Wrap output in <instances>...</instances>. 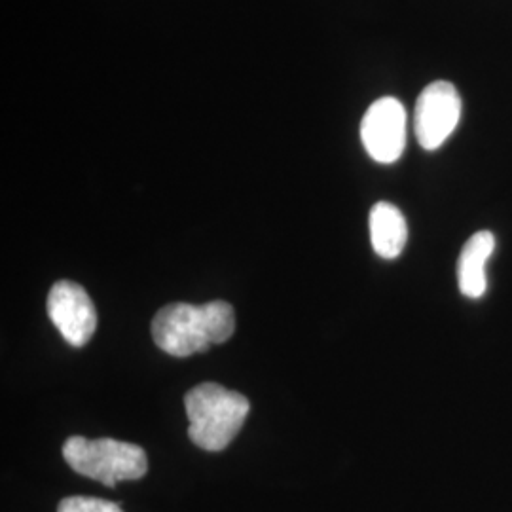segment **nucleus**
I'll return each instance as SVG.
<instances>
[{"label":"nucleus","mask_w":512,"mask_h":512,"mask_svg":"<svg viewBox=\"0 0 512 512\" xmlns=\"http://www.w3.org/2000/svg\"><path fill=\"white\" fill-rule=\"evenodd\" d=\"M184 406L188 437L207 452H220L236 439L251 410L247 397L211 382L190 389Z\"/></svg>","instance_id":"2"},{"label":"nucleus","mask_w":512,"mask_h":512,"mask_svg":"<svg viewBox=\"0 0 512 512\" xmlns=\"http://www.w3.org/2000/svg\"><path fill=\"white\" fill-rule=\"evenodd\" d=\"M361 141L378 164H395L406 147V109L395 97H382L366 110Z\"/></svg>","instance_id":"5"},{"label":"nucleus","mask_w":512,"mask_h":512,"mask_svg":"<svg viewBox=\"0 0 512 512\" xmlns=\"http://www.w3.org/2000/svg\"><path fill=\"white\" fill-rule=\"evenodd\" d=\"M461 118V97L454 84L433 82L416 101L414 129L418 143L425 150H437L458 128Z\"/></svg>","instance_id":"4"},{"label":"nucleus","mask_w":512,"mask_h":512,"mask_svg":"<svg viewBox=\"0 0 512 512\" xmlns=\"http://www.w3.org/2000/svg\"><path fill=\"white\" fill-rule=\"evenodd\" d=\"M234 330L236 315L224 300H213L203 306L169 304L152 321L156 346L175 357H188L215 344H224Z\"/></svg>","instance_id":"1"},{"label":"nucleus","mask_w":512,"mask_h":512,"mask_svg":"<svg viewBox=\"0 0 512 512\" xmlns=\"http://www.w3.org/2000/svg\"><path fill=\"white\" fill-rule=\"evenodd\" d=\"M57 512H124L120 503L105 501L99 497H84V495H73L65 497L59 505Z\"/></svg>","instance_id":"9"},{"label":"nucleus","mask_w":512,"mask_h":512,"mask_svg":"<svg viewBox=\"0 0 512 512\" xmlns=\"http://www.w3.org/2000/svg\"><path fill=\"white\" fill-rule=\"evenodd\" d=\"M63 458L78 475L93 478L109 488L122 480H139L148 471L145 450L122 440L71 437L63 446Z\"/></svg>","instance_id":"3"},{"label":"nucleus","mask_w":512,"mask_h":512,"mask_svg":"<svg viewBox=\"0 0 512 512\" xmlns=\"http://www.w3.org/2000/svg\"><path fill=\"white\" fill-rule=\"evenodd\" d=\"M408 226L403 213L393 203H376L370 211V241L376 255L397 258L404 251Z\"/></svg>","instance_id":"8"},{"label":"nucleus","mask_w":512,"mask_h":512,"mask_svg":"<svg viewBox=\"0 0 512 512\" xmlns=\"http://www.w3.org/2000/svg\"><path fill=\"white\" fill-rule=\"evenodd\" d=\"M495 249L492 232H476L469 239L459 255L458 283L459 291L467 298H480L486 293V262Z\"/></svg>","instance_id":"7"},{"label":"nucleus","mask_w":512,"mask_h":512,"mask_svg":"<svg viewBox=\"0 0 512 512\" xmlns=\"http://www.w3.org/2000/svg\"><path fill=\"white\" fill-rule=\"evenodd\" d=\"M48 315L61 336L82 348L97 329V313L90 294L73 281H57L48 294Z\"/></svg>","instance_id":"6"}]
</instances>
